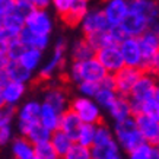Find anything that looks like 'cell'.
<instances>
[{
    "label": "cell",
    "instance_id": "6da1fadb",
    "mask_svg": "<svg viewBox=\"0 0 159 159\" xmlns=\"http://www.w3.org/2000/svg\"><path fill=\"white\" fill-rule=\"evenodd\" d=\"M130 105L134 114H159V86L156 73L142 72L131 89Z\"/></svg>",
    "mask_w": 159,
    "mask_h": 159
},
{
    "label": "cell",
    "instance_id": "7a4b0ae2",
    "mask_svg": "<svg viewBox=\"0 0 159 159\" xmlns=\"http://www.w3.org/2000/svg\"><path fill=\"white\" fill-rule=\"evenodd\" d=\"M105 73L107 72L104 70V67L93 56L83 60H72L66 69V79L73 85H77L85 80L99 82Z\"/></svg>",
    "mask_w": 159,
    "mask_h": 159
},
{
    "label": "cell",
    "instance_id": "3957f363",
    "mask_svg": "<svg viewBox=\"0 0 159 159\" xmlns=\"http://www.w3.org/2000/svg\"><path fill=\"white\" fill-rule=\"evenodd\" d=\"M67 41L64 38H57L53 45L51 56L45 63H41L38 69V79L41 82H53L66 67V58H67Z\"/></svg>",
    "mask_w": 159,
    "mask_h": 159
},
{
    "label": "cell",
    "instance_id": "277c9868",
    "mask_svg": "<svg viewBox=\"0 0 159 159\" xmlns=\"http://www.w3.org/2000/svg\"><path fill=\"white\" fill-rule=\"evenodd\" d=\"M111 129H112L114 139H116L117 145L120 146L121 152L127 153V152H130L131 149L137 148L139 145H142L145 142L143 136L140 134L139 129L136 125V121L133 116L129 117V118H124L121 121H116Z\"/></svg>",
    "mask_w": 159,
    "mask_h": 159
},
{
    "label": "cell",
    "instance_id": "5b68a950",
    "mask_svg": "<svg viewBox=\"0 0 159 159\" xmlns=\"http://www.w3.org/2000/svg\"><path fill=\"white\" fill-rule=\"evenodd\" d=\"M142 51V72L158 73L159 69V31L148 29L137 37Z\"/></svg>",
    "mask_w": 159,
    "mask_h": 159
},
{
    "label": "cell",
    "instance_id": "8992f818",
    "mask_svg": "<svg viewBox=\"0 0 159 159\" xmlns=\"http://www.w3.org/2000/svg\"><path fill=\"white\" fill-rule=\"evenodd\" d=\"M69 108L76 114L82 123L86 124H98L102 121V112L101 107L98 105L93 98L82 97V95H75L70 98Z\"/></svg>",
    "mask_w": 159,
    "mask_h": 159
},
{
    "label": "cell",
    "instance_id": "52a82bcc",
    "mask_svg": "<svg viewBox=\"0 0 159 159\" xmlns=\"http://www.w3.org/2000/svg\"><path fill=\"white\" fill-rule=\"evenodd\" d=\"M25 28L31 32L39 35L51 37L54 31V18L48 12V9H32L25 16Z\"/></svg>",
    "mask_w": 159,
    "mask_h": 159
},
{
    "label": "cell",
    "instance_id": "ba28073f",
    "mask_svg": "<svg viewBox=\"0 0 159 159\" xmlns=\"http://www.w3.org/2000/svg\"><path fill=\"white\" fill-rule=\"evenodd\" d=\"M133 117L146 143L159 145V114H134Z\"/></svg>",
    "mask_w": 159,
    "mask_h": 159
},
{
    "label": "cell",
    "instance_id": "9c48e42d",
    "mask_svg": "<svg viewBox=\"0 0 159 159\" xmlns=\"http://www.w3.org/2000/svg\"><path fill=\"white\" fill-rule=\"evenodd\" d=\"M120 28L123 29V32L125 34V37H140L145 31L148 29H155V31H159V29L153 28V25L146 16L137 13V12H133V10H129L127 15L124 16V19L121 20Z\"/></svg>",
    "mask_w": 159,
    "mask_h": 159
},
{
    "label": "cell",
    "instance_id": "30bf717a",
    "mask_svg": "<svg viewBox=\"0 0 159 159\" xmlns=\"http://www.w3.org/2000/svg\"><path fill=\"white\" fill-rule=\"evenodd\" d=\"M140 75H142L140 69L123 66L120 70H117L114 73V89H116V92L121 97H129Z\"/></svg>",
    "mask_w": 159,
    "mask_h": 159
},
{
    "label": "cell",
    "instance_id": "8fae6325",
    "mask_svg": "<svg viewBox=\"0 0 159 159\" xmlns=\"http://www.w3.org/2000/svg\"><path fill=\"white\" fill-rule=\"evenodd\" d=\"M95 58L99 61L104 70L111 75H114L117 70H120L124 66V61H123V57H121L117 44H111V45L98 48L95 51Z\"/></svg>",
    "mask_w": 159,
    "mask_h": 159
},
{
    "label": "cell",
    "instance_id": "7c38bea8",
    "mask_svg": "<svg viewBox=\"0 0 159 159\" xmlns=\"http://www.w3.org/2000/svg\"><path fill=\"white\" fill-rule=\"evenodd\" d=\"M43 102L48 104L50 107H53L54 110H57L61 114L63 111L69 108L70 93L66 89V86L58 85V83H50L43 92Z\"/></svg>",
    "mask_w": 159,
    "mask_h": 159
},
{
    "label": "cell",
    "instance_id": "4fadbf2b",
    "mask_svg": "<svg viewBox=\"0 0 159 159\" xmlns=\"http://www.w3.org/2000/svg\"><path fill=\"white\" fill-rule=\"evenodd\" d=\"M79 28L82 31L83 37H86V35L95 34L99 31H105L110 28V25L107 22V18L101 7H89L80 20Z\"/></svg>",
    "mask_w": 159,
    "mask_h": 159
},
{
    "label": "cell",
    "instance_id": "5bb4252c",
    "mask_svg": "<svg viewBox=\"0 0 159 159\" xmlns=\"http://www.w3.org/2000/svg\"><path fill=\"white\" fill-rule=\"evenodd\" d=\"M117 45L121 53L124 66L137 67L142 70V51H140L139 39L136 37H125Z\"/></svg>",
    "mask_w": 159,
    "mask_h": 159
},
{
    "label": "cell",
    "instance_id": "9a60e30c",
    "mask_svg": "<svg viewBox=\"0 0 159 159\" xmlns=\"http://www.w3.org/2000/svg\"><path fill=\"white\" fill-rule=\"evenodd\" d=\"M39 108H41V101L31 98V99H24L19 105L15 108V120L16 125H29L38 121Z\"/></svg>",
    "mask_w": 159,
    "mask_h": 159
},
{
    "label": "cell",
    "instance_id": "2e32d148",
    "mask_svg": "<svg viewBox=\"0 0 159 159\" xmlns=\"http://www.w3.org/2000/svg\"><path fill=\"white\" fill-rule=\"evenodd\" d=\"M110 26L120 25L129 12V0H104L101 6Z\"/></svg>",
    "mask_w": 159,
    "mask_h": 159
},
{
    "label": "cell",
    "instance_id": "e0dca14e",
    "mask_svg": "<svg viewBox=\"0 0 159 159\" xmlns=\"http://www.w3.org/2000/svg\"><path fill=\"white\" fill-rule=\"evenodd\" d=\"M2 89V95L5 99V105L16 107L26 98L28 93V83L18 82V80H9Z\"/></svg>",
    "mask_w": 159,
    "mask_h": 159
},
{
    "label": "cell",
    "instance_id": "ac0fdd59",
    "mask_svg": "<svg viewBox=\"0 0 159 159\" xmlns=\"http://www.w3.org/2000/svg\"><path fill=\"white\" fill-rule=\"evenodd\" d=\"M129 10L146 16L153 28L159 29V5L158 0H129Z\"/></svg>",
    "mask_w": 159,
    "mask_h": 159
},
{
    "label": "cell",
    "instance_id": "d6986e66",
    "mask_svg": "<svg viewBox=\"0 0 159 159\" xmlns=\"http://www.w3.org/2000/svg\"><path fill=\"white\" fill-rule=\"evenodd\" d=\"M25 26V16L20 15L19 12H10L2 18V29H0V35L5 37L6 39L16 38L22 28Z\"/></svg>",
    "mask_w": 159,
    "mask_h": 159
},
{
    "label": "cell",
    "instance_id": "ffe728a7",
    "mask_svg": "<svg viewBox=\"0 0 159 159\" xmlns=\"http://www.w3.org/2000/svg\"><path fill=\"white\" fill-rule=\"evenodd\" d=\"M89 149H91V159H124L116 139L92 143Z\"/></svg>",
    "mask_w": 159,
    "mask_h": 159
},
{
    "label": "cell",
    "instance_id": "44dd1931",
    "mask_svg": "<svg viewBox=\"0 0 159 159\" xmlns=\"http://www.w3.org/2000/svg\"><path fill=\"white\" fill-rule=\"evenodd\" d=\"M16 131H18L19 136H24L25 139H28L32 145L48 142L50 136H51V131L47 130L44 125L39 124L38 121L29 125H16Z\"/></svg>",
    "mask_w": 159,
    "mask_h": 159
},
{
    "label": "cell",
    "instance_id": "7402d4cb",
    "mask_svg": "<svg viewBox=\"0 0 159 159\" xmlns=\"http://www.w3.org/2000/svg\"><path fill=\"white\" fill-rule=\"evenodd\" d=\"M107 114H108V117H110L114 123L131 117L133 116V111H131L129 97H121V95H118V97L116 98V101L108 107Z\"/></svg>",
    "mask_w": 159,
    "mask_h": 159
},
{
    "label": "cell",
    "instance_id": "603a6c76",
    "mask_svg": "<svg viewBox=\"0 0 159 159\" xmlns=\"http://www.w3.org/2000/svg\"><path fill=\"white\" fill-rule=\"evenodd\" d=\"M3 67H5V70L7 72V75H9L10 80L31 83L35 77V73L29 72L28 69H25L18 60H7V58H5Z\"/></svg>",
    "mask_w": 159,
    "mask_h": 159
},
{
    "label": "cell",
    "instance_id": "cb8c5ba5",
    "mask_svg": "<svg viewBox=\"0 0 159 159\" xmlns=\"http://www.w3.org/2000/svg\"><path fill=\"white\" fill-rule=\"evenodd\" d=\"M88 9H89V3L86 0H75L67 12L61 16L63 22L70 28H76V26H79V24H80V20L85 16Z\"/></svg>",
    "mask_w": 159,
    "mask_h": 159
},
{
    "label": "cell",
    "instance_id": "d4e9b609",
    "mask_svg": "<svg viewBox=\"0 0 159 159\" xmlns=\"http://www.w3.org/2000/svg\"><path fill=\"white\" fill-rule=\"evenodd\" d=\"M10 152L12 158L15 159H35L34 156V145L25 139L24 136H15L10 142Z\"/></svg>",
    "mask_w": 159,
    "mask_h": 159
},
{
    "label": "cell",
    "instance_id": "484cf974",
    "mask_svg": "<svg viewBox=\"0 0 159 159\" xmlns=\"http://www.w3.org/2000/svg\"><path fill=\"white\" fill-rule=\"evenodd\" d=\"M18 39L24 44L25 47L38 48V50H41V51H45V50L50 47V43H51V39H50L48 35L34 34V32H31V31L26 29L25 26L22 28L19 35H18Z\"/></svg>",
    "mask_w": 159,
    "mask_h": 159
},
{
    "label": "cell",
    "instance_id": "4316f807",
    "mask_svg": "<svg viewBox=\"0 0 159 159\" xmlns=\"http://www.w3.org/2000/svg\"><path fill=\"white\" fill-rule=\"evenodd\" d=\"M43 58H44V51H41L38 48H32V47H25V50L18 58V61L25 69H28L29 72L37 75L39 66L43 63Z\"/></svg>",
    "mask_w": 159,
    "mask_h": 159
},
{
    "label": "cell",
    "instance_id": "83f0119b",
    "mask_svg": "<svg viewBox=\"0 0 159 159\" xmlns=\"http://www.w3.org/2000/svg\"><path fill=\"white\" fill-rule=\"evenodd\" d=\"M67 53L72 60H83V58H89L95 56V50L92 47L89 41L85 37L76 38L70 44V47H67Z\"/></svg>",
    "mask_w": 159,
    "mask_h": 159
},
{
    "label": "cell",
    "instance_id": "f1b7e54d",
    "mask_svg": "<svg viewBox=\"0 0 159 159\" xmlns=\"http://www.w3.org/2000/svg\"><path fill=\"white\" fill-rule=\"evenodd\" d=\"M60 112L57 110H54L53 107H50L48 104L41 101V108H39V116H38V123L44 125L47 130L54 131L58 129V123H60Z\"/></svg>",
    "mask_w": 159,
    "mask_h": 159
},
{
    "label": "cell",
    "instance_id": "f546056e",
    "mask_svg": "<svg viewBox=\"0 0 159 159\" xmlns=\"http://www.w3.org/2000/svg\"><path fill=\"white\" fill-rule=\"evenodd\" d=\"M80 125H82L80 118H79L70 108H67L66 111L61 112V116H60V123H58V129L63 130L64 133L70 134L73 137V140H75V134L77 133V130H79Z\"/></svg>",
    "mask_w": 159,
    "mask_h": 159
},
{
    "label": "cell",
    "instance_id": "4dcf8cb0",
    "mask_svg": "<svg viewBox=\"0 0 159 159\" xmlns=\"http://www.w3.org/2000/svg\"><path fill=\"white\" fill-rule=\"evenodd\" d=\"M73 142H75V140H73L72 136L67 134V133H64V131L60 130V129L51 131L50 143H51V146L56 149V152H57L60 156H63V155L67 152V149L73 145Z\"/></svg>",
    "mask_w": 159,
    "mask_h": 159
},
{
    "label": "cell",
    "instance_id": "1f68e13d",
    "mask_svg": "<svg viewBox=\"0 0 159 159\" xmlns=\"http://www.w3.org/2000/svg\"><path fill=\"white\" fill-rule=\"evenodd\" d=\"M127 159H159V148L158 145L143 142L137 148L127 152Z\"/></svg>",
    "mask_w": 159,
    "mask_h": 159
},
{
    "label": "cell",
    "instance_id": "d6a6232c",
    "mask_svg": "<svg viewBox=\"0 0 159 159\" xmlns=\"http://www.w3.org/2000/svg\"><path fill=\"white\" fill-rule=\"evenodd\" d=\"M85 38L89 41V44L93 47L95 51L98 48H102V47H107V45H111V44H116L110 28L105 29V31H99V32H95V34L86 35Z\"/></svg>",
    "mask_w": 159,
    "mask_h": 159
},
{
    "label": "cell",
    "instance_id": "836d02e7",
    "mask_svg": "<svg viewBox=\"0 0 159 159\" xmlns=\"http://www.w3.org/2000/svg\"><path fill=\"white\" fill-rule=\"evenodd\" d=\"M95 130H97V124L82 123V125L79 127L77 133L75 134V142L91 148L92 143H93V139H95Z\"/></svg>",
    "mask_w": 159,
    "mask_h": 159
},
{
    "label": "cell",
    "instance_id": "e575fe53",
    "mask_svg": "<svg viewBox=\"0 0 159 159\" xmlns=\"http://www.w3.org/2000/svg\"><path fill=\"white\" fill-rule=\"evenodd\" d=\"M117 97H118V93L116 92V89L99 86V89H98V92L95 93L93 99H95V102H97L98 105L101 107L102 111H107L108 110V107L116 101Z\"/></svg>",
    "mask_w": 159,
    "mask_h": 159
},
{
    "label": "cell",
    "instance_id": "d590c367",
    "mask_svg": "<svg viewBox=\"0 0 159 159\" xmlns=\"http://www.w3.org/2000/svg\"><path fill=\"white\" fill-rule=\"evenodd\" d=\"M34 156L35 159H61V156L51 146L50 140L38 143V145H34Z\"/></svg>",
    "mask_w": 159,
    "mask_h": 159
},
{
    "label": "cell",
    "instance_id": "8d00e7d4",
    "mask_svg": "<svg viewBox=\"0 0 159 159\" xmlns=\"http://www.w3.org/2000/svg\"><path fill=\"white\" fill-rule=\"evenodd\" d=\"M61 159H91V149L77 142H73V145L63 155Z\"/></svg>",
    "mask_w": 159,
    "mask_h": 159
},
{
    "label": "cell",
    "instance_id": "74e56055",
    "mask_svg": "<svg viewBox=\"0 0 159 159\" xmlns=\"http://www.w3.org/2000/svg\"><path fill=\"white\" fill-rule=\"evenodd\" d=\"M77 93L82 95V97H88V98H93L95 93L99 89V82H93V80H85L76 85Z\"/></svg>",
    "mask_w": 159,
    "mask_h": 159
},
{
    "label": "cell",
    "instance_id": "f35d334b",
    "mask_svg": "<svg viewBox=\"0 0 159 159\" xmlns=\"http://www.w3.org/2000/svg\"><path fill=\"white\" fill-rule=\"evenodd\" d=\"M24 50H25V45L20 43L19 39H18V37H16V38L9 39V45H7V54H6V58H7V60H18Z\"/></svg>",
    "mask_w": 159,
    "mask_h": 159
},
{
    "label": "cell",
    "instance_id": "ab89813d",
    "mask_svg": "<svg viewBox=\"0 0 159 159\" xmlns=\"http://www.w3.org/2000/svg\"><path fill=\"white\" fill-rule=\"evenodd\" d=\"M15 121V107L3 105L0 107V127L13 124Z\"/></svg>",
    "mask_w": 159,
    "mask_h": 159
},
{
    "label": "cell",
    "instance_id": "60d3db41",
    "mask_svg": "<svg viewBox=\"0 0 159 159\" xmlns=\"http://www.w3.org/2000/svg\"><path fill=\"white\" fill-rule=\"evenodd\" d=\"M13 137H15L13 124L0 127V149H2V148H6V146H9Z\"/></svg>",
    "mask_w": 159,
    "mask_h": 159
},
{
    "label": "cell",
    "instance_id": "b9f144b4",
    "mask_svg": "<svg viewBox=\"0 0 159 159\" xmlns=\"http://www.w3.org/2000/svg\"><path fill=\"white\" fill-rule=\"evenodd\" d=\"M75 0H51V7L58 16H63L69 10V7L73 5Z\"/></svg>",
    "mask_w": 159,
    "mask_h": 159
},
{
    "label": "cell",
    "instance_id": "7bdbcfd3",
    "mask_svg": "<svg viewBox=\"0 0 159 159\" xmlns=\"http://www.w3.org/2000/svg\"><path fill=\"white\" fill-rule=\"evenodd\" d=\"M16 2L15 0H0V18L15 10Z\"/></svg>",
    "mask_w": 159,
    "mask_h": 159
},
{
    "label": "cell",
    "instance_id": "ee69618b",
    "mask_svg": "<svg viewBox=\"0 0 159 159\" xmlns=\"http://www.w3.org/2000/svg\"><path fill=\"white\" fill-rule=\"evenodd\" d=\"M31 5L35 9H48L51 6V0H31Z\"/></svg>",
    "mask_w": 159,
    "mask_h": 159
},
{
    "label": "cell",
    "instance_id": "f6af8a7d",
    "mask_svg": "<svg viewBox=\"0 0 159 159\" xmlns=\"http://www.w3.org/2000/svg\"><path fill=\"white\" fill-rule=\"evenodd\" d=\"M7 45H9V39L0 35V58H5L7 54Z\"/></svg>",
    "mask_w": 159,
    "mask_h": 159
},
{
    "label": "cell",
    "instance_id": "bcb514c9",
    "mask_svg": "<svg viewBox=\"0 0 159 159\" xmlns=\"http://www.w3.org/2000/svg\"><path fill=\"white\" fill-rule=\"evenodd\" d=\"M9 80H10L9 75H7V72L5 70V67L2 66V67H0V88H3Z\"/></svg>",
    "mask_w": 159,
    "mask_h": 159
},
{
    "label": "cell",
    "instance_id": "7dc6e473",
    "mask_svg": "<svg viewBox=\"0 0 159 159\" xmlns=\"http://www.w3.org/2000/svg\"><path fill=\"white\" fill-rule=\"evenodd\" d=\"M5 105V99H3V95H2V89H0V107Z\"/></svg>",
    "mask_w": 159,
    "mask_h": 159
},
{
    "label": "cell",
    "instance_id": "c3c4849f",
    "mask_svg": "<svg viewBox=\"0 0 159 159\" xmlns=\"http://www.w3.org/2000/svg\"><path fill=\"white\" fill-rule=\"evenodd\" d=\"M16 3H19V2H28V3H31V0H15Z\"/></svg>",
    "mask_w": 159,
    "mask_h": 159
},
{
    "label": "cell",
    "instance_id": "681fc988",
    "mask_svg": "<svg viewBox=\"0 0 159 159\" xmlns=\"http://www.w3.org/2000/svg\"><path fill=\"white\" fill-rule=\"evenodd\" d=\"M5 58H6V57H5ZM5 58H0V67L3 66V63H5Z\"/></svg>",
    "mask_w": 159,
    "mask_h": 159
},
{
    "label": "cell",
    "instance_id": "f907efd6",
    "mask_svg": "<svg viewBox=\"0 0 159 159\" xmlns=\"http://www.w3.org/2000/svg\"><path fill=\"white\" fill-rule=\"evenodd\" d=\"M86 2L88 3H91V2H95V0H86Z\"/></svg>",
    "mask_w": 159,
    "mask_h": 159
},
{
    "label": "cell",
    "instance_id": "816d5d0a",
    "mask_svg": "<svg viewBox=\"0 0 159 159\" xmlns=\"http://www.w3.org/2000/svg\"><path fill=\"white\" fill-rule=\"evenodd\" d=\"M12 159H15V158H12Z\"/></svg>",
    "mask_w": 159,
    "mask_h": 159
}]
</instances>
